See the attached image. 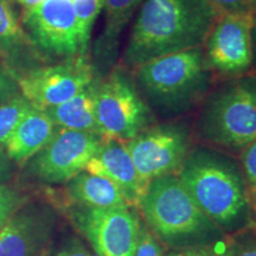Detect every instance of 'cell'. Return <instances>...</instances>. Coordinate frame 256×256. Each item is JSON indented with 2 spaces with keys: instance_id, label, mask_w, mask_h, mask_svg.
Returning a JSON list of instances; mask_svg holds the SVG:
<instances>
[{
  "instance_id": "6da1fadb",
  "label": "cell",
  "mask_w": 256,
  "mask_h": 256,
  "mask_svg": "<svg viewBox=\"0 0 256 256\" xmlns=\"http://www.w3.org/2000/svg\"><path fill=\"white\" fill-rule=\"evenodd\" d=\"M220 16L208 0H145L130 32L122 64L134 70L158 57L203 46Z\"/></svg>"
},
{
  "instance_id": "ba28073f",
  "label": "cell",
  "mask_w": 256,
  "mask_h": 256,
  "mask_svg": "<svg viewBox=\"0 0 256 256\" xmlns=\"http://www.w3.org/2000/svg\"><path fill=\"white\" fill-rule=\"evenodd\" d=\"M22 23L38 56L66 60L83 54L72 0H44L22 14Z\"/></svg>"
},
{
  "instance_id": "603a6c76",
  "label": "cell",
  "mask_w": 256,
  "mask_h": 256,
  "mask_svg": "<svg viewBox=\"0 0 256 256\" xmlns=\"http://www.w3.org/2000/svg\"><path fill=\"white\" fill-rule=\"evenodd\" d=\"M242 172L256 211V140L242 151Z\"/></svg>"
},
{
  "instance_id": "ac0fdd59",
  "label": "cell",
  "mask_w": 256,
  "mask_h": 256,
  "mask_svg": "<svg viewBox=\"0 0 256 256\" xmlns=\"http://www.w3.org/2000/svg\"><path fill=\"white\" fill-rule=\"evenodd\" d=\"M145 0H104V28L96 44V57L102 68L113 66L120 36Z\"/></svg>"
},
{
  "instance_id": "7c38bea8",
  "label": "cell",
  "mask_w": 256,
  "mask_h": 256,
  "mask_svg": "<svg viewBox=\"0 0 256 256\" xmlns=\"http://www.w3.org/2000/svg\"><path fill=\"white\" fill-rule=\"evenodd\" d=\"M102 142L104 138L98 133L60 128L34 156L31 171L46 183H66L84 171Z\"/></svg>"
},
{
  "instance_id": "30bf717a",
  "label": "cell",
  "mask_w": 256,
  "mask_h": 256,
  "mask_svg": "<svg viewBox=\"0 0 256 256\" xmlns=\"http://www.w3.org/2000/svg\"><path fill=\"white\" fill-rule=\"evenodd\" d=\"M70 218L98 256H136L142 220L130 208L76 206Z\"/></svg>"
},
{
  "instance_id": "83f0119b",
  "label": "cell",
  "mask_w": 256,
  "mask_h": 256,
  "mask_svg": "<svg viewBox=\"0 0 256 256\" xmlns=\"http://www.w3.org/2000/svg\"><path fill=\"white\" fill-rule=\"evenodd\" d=\"M18 83L14 82V78L5 68L0 66V104L11 100L17 92Z\"/></svg>"
},
{
  "instance_id": "3957f363",
  "label": "cell",
  "mask_w": 256,
  "mask_h": 256,
  "mask_svg": "<svg viewBox=\"0 0 256 256\" xmlns=\"http://www.w3.org/2000/svg\"><path fill=\"white\" fill-rule=\"evenodd\" d=\"M133 72L146 104L164 118L192 110L209 94L215 78L203 46L158 57Z\"/></svg>"
},
{
  "instance_id": "f546056e",
  "label": "cell",
  "mask_w": 256,
  "mask_h": 256,
  "mask_svg": "<svg viewBox=\"0 0 256 256\" xmlns=\"http://www.w3.org/2000/svg\"><path fill=\"white\" fill-rule=\"evenodd\" d=\"M252 72H256V14H254V23L252 28Z\"/></svg>"
},
{
  "instance_id": "ffe728a7",
  "label": "cell",
  "mask_w": 256,
  "mask_h": 256,
  "mask_svg": "<svg viewBox=\"0 0 256 256\" xmlns=\"http://www.w3.org/2000/svg\"><path fill=\"white\" fill-rule=\"evenodd\" d=\"M83 54H87L94 23L104 8V0H72Z\"/></svg>"
},
{
  "instance_id": "7402d4cb",
  "label": "cell",
  "mask_w": 256,
  "mask_h": 256,
  "mask_svg": "<svg viewBox=\"0 0 256 256\" xmlns=\"http://www.w3.org/2000/svg\"><path fill=\"white\" fill-rule=\"evenodd\" d=\"M235 244V236L226 235L206 244H198L194 247L172 249L165 256H230Z\"/></svg>"
},
{
  "instance_id": "8fae6325",
  "label": "cell",
  "mask_w": 256,
  "mask_h": 256,
  "mask_svg": "<svg viewBox=\"0 0 256 256\" xmlns=\"http://www.w3.org/2000/svg\"><path fill=\"white\" fill-rule=\"evenodd\" d=\"M254 14H220L204 43L214 76L222 80L252 72V28Z\"/></svg>"
},
{
  "instance_id": "d4e9b609",
  "label": "cell",
  "mask_w": 256,
  "mask_h": 256,
  "mask_svg": "<svg viewBox=\"0 0 256 256\" xmlns=\"http://www.w3.org/2000/svg\"><path fill=\"white\" fill-rule=\"evenodd\" d=\"M136 256H165L162 243L144 222H140Z\"/></svg>"
},
{
  "instance_id": "484cf974",
  "label": "cell",
  "mask_w": 256,
  "mask_h": 256,
  "mask_svg": "<svg viewBox=\"0 0 256 256\" xmlns=\"http://www.w3.org/2000/svg\"><path fill=\"white\" fill-rule=\"evenodd\" d=\"M235 244L230 256H256V226L234 234Z\"/></svg>"
},
{
  "instance_id": "9a60e30c",
  "label": "cell",
  "mask_w": 256,
  "mask_h": 256,
  "mask_svg": "<svg viewBox=\"0 0 256 256\" xmlns=\"http://www.w3.org/2000/svg\"><path fill=\"white\" fill-rule=\"evenodd\" d=\"M55 130L46 112L31 106L5 144L8 158L24 164L48 145Z\"/></svg>"
},
{
  "instance_id": "1f68e13d",
  "label": "cell",
  "mask_w": 256,
  "mask_h": 256,
  "mask_svg": "<svg viewBox=\"0 0 256 256\" xmlns=\"http://www.w3.org/2000/svg\"><path fill=\"white\" fill-rule=\"evenodd\" d=\"M14 2H23V0H14Z\"/></svg>"
},
{
  "instance_id": "8992f818",
  "label": "cell",
  "mask_w": 256,
  "mask_h": 256,
  "mask_svg": "<svg viewBox=\"0 0 256 256\" xmlns=\"http://www.w3.org/2000/svg\"><path fill=\"white\" fill-rule=\"evenodd\" d=\"M95 118L104 140L126 142L152 126L153 114L134 78L122 66H114L95 90Z\"/></svg>"
},
{
  "instance_id": "9c48e42d",
  "label": "cell",
  "mask_w": 256,
  "mask_h": 256,
  "mask_svg": "<svg viewBox=\"0 0 256 256\" xmlns=\"http://www.w3.org/2000/svg\"><path fill=\"white\" fill-rule=\"evenodd\" d=\"M95 69L88 55L62 60L55 66H38L18 78L22 94L34 107L64 104L94 81Z\"/></svg>"
},
{
  "instance_id": "5b68a950",
  "label": "cell",
  "mask_w": 256,
  "mask_h": 256,
  "mask_svg": "<svg viewBox=\"0 0 256 256\" xmlns=\"http://www.w3.org/2000/svg\"><path fill=\"white\" fill-rule=\"evenodd\" d=\"M197 136L217 148L242 152L256 140V72L223 80L204 98Z\"/></svg>"
},
{
  "instance_id": "4fadbf2b",
  "label": "cell",
  "mask_w": 256,
  "mask_h": 256,
  "mask_svg": "<svg viewBox=\"0 0 256 256\" xmlns=\"http://www.w3.org/2000/svg\"><path fill=\"white\" fill-rule=\"evenodd\" d=\"M52 226L48 210L16 212L0 229V256H34L49 240Z\"/></svg>"
},
{
  "instance_id": "d6986e66",
  "label": "cell",
  "mask_w": 256,
  "mask_h": 256,
  "mask_svg": "<svg viewBox=\"0 0 256 256\" xmlns=\"http://www.w3.org/2000/svg\"><path fill=\"white\" fill-rule=\"evenodd\" d=\"M98 78L64 104L46 108V112L55 126L64 130H83L98 134L95 118V90Z\"/></svg>"
},
{
  "instance_id": "52a82bcc",
  "label": "cell",
  "mask_w": 256,
  "mask_h": 256,
  "mask_svg": "<svg viewBox=\"0 0 256 256\" xmlns=\"http://www.w3.org/2000/svg\"><path fill=\"white\" fill-rule=\"evenodd\" d=\"M126 146L144 190L152 179L178 172L190 151V130L185 124L150 126Z\"/></svg>"
},
{
  "instance_id": "277c9868",
  "label": "cell",
  "mask_w": 256,
  "mask_h": 256,
  "mask_svg": "<svg viewBox=\"0 0 256 256\" xmlns=\"http://www.w3.org/2000/svg\"><path fill=\"white\" fill-rule=\"evenodd\" d=\"M136 206L156 238L171 249L206 244L226 235L200 209L176 174L152 179Z\"/></svg>"
},
{
  "instance_id": "cb8c5ba5",
  "label": "cell",
  "mask_w": 256,
  "mask_h": 256,
  "mask_svg": "<svg viewBox=\"0 0 256 256\" xmlns=\"http://www.w3.org/2000/svg\"><path fill=\"white\" fill-rule=\"evenodd\" d=\"M24 200L14 188L0 185V229L17 212Z\"/></svg>"
},
{
  "instance_id": "44dd1931",
  "label": "cell",
  "mask_w": 256,
  "mask_h": 256,
  "mask_svg": "<svg viewBox=\"0 0 256 256\" xmlns=\"http://www.w3.org/2000/svg\"><path fill=\"white\" fill-rule=\"evenodd\" d=\"M31 106L23 95H17L11 100L0 104V145L5 146Z\"/></svg>"
},
{
  "instance_id": "e0dca14e",
  "label": "cell",
  "mask_w": 256,
  "mask_h": 256,
  "mask_svg": "<svg viewBox=\"0 0 256 256\" xmlns=\"http://www.w3.org/2000/svg\"><path fill=\"white\" fill-rule=\"evenodd\" d=\"M66 194L75 206L100 209L130 208L116 184L110 179L92 174L87 171L80 172L70 179Z\"/></svg>"
},
{
  "instance_id": "f1b7e54d",
  "label": "cell",
  "mask_w": 256,
  "mask_h": 256,
  "mask_svg": "<svg viewBox=\"0 0 256 256\" xmlns=\"http://www.w3.org/2000/svg\"><path fill=\"white\" fill-rule=\"evenodd\" d=\"M52 256H94L80 240H70Z\"/></svg>"
},
{
  "instance_id": "4316f807",
  "label": "cell",
  "mask_w": 256,
  "mask_h": 256,
  "mask_svg": "<svg viewBox=\"0 0 256 256\" xmlns=\"http://www.w3.org/2000/svg\"><path fill=\"white\" fill-rule=\"evenodd\" d=\"M220 14H256V0H208Z\"/></svg>"
},
{
  "instance_id": "4dcf8cb0",
  "label": "cell",
  "mask_w": 256,
  "mask_h": 256,
  "mask_svg": "<svg viewBox=\"0 0 256 256\" xmlns=\"http://www.w3.org/2000/svg\"><path fill=\"white\" fill-rule=\"evenodd\" d=\"M8 162H6L4 153L0 150V179H2L6 174H8Z\"/></svg>"
},
{
  "instance_id": "7a4b0ae2",
  "label": "cell",
  "mask_w": 256,
  "mask_h": 256,
  "mask_svg": "<svg viewBox=\"0 0 256 256\" xmlns=\"http://www.w3.org/2000/svg\"><path fill=\"white\" fill-rule=\"evenodd\" d=\"M178 178L200 209L226 235L256 226V211L242 168L215 148L188 151Z\"/></svg>"
},
{
  "instance_id": "2e32d148",
  "label": "cell",
  "mask_w": 256,
  "mask_h": 256,
  "mask_svg": "<svg viewBox=\"0 0 256 256\" xmlns=\"http://www.w3.org/2000/svg\"><path fill=\"white\" fill-rule=\"evenodd\" d=\"M30 55H38L30 38L19 24L8 0H0V57L4 60L5 69L14 78L17 74L24 75L26 72L24 64Z\"/></svg>"
},
{
  "instance_id": "5bb4252c",
  "label": "cell",
  "mask_w": 256,
  "mask_h": 256,
  "mask_svg": "<svg viewBox=\"0 0 256 256\" xmlns=\"http://www.w3.org/2000/svg\"><path fill=\"white\" fill-rule=\"evenodd\" d=\"M84 171L110 179L122 192L128 206H134L138 204L144 188L126 142L104 140L98 151L88 162Z\"/></svg>"
}]
</instances>
